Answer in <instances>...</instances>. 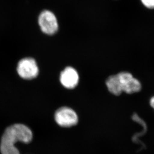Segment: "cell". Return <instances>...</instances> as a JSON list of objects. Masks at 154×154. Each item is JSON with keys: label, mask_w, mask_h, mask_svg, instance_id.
Listing matches in <instances>:
<instances>
[{"label": "cell", "mask_w": 154, "mask_h": 154, "mask_svg": "<svg viewBox=\"0 0 154 154\" xmlns=\"http://www.w3.org/2000/svg\"><path fill=\"white\" fill-rule=\"evenodd\" d=\"M145 7L149 9H154V0H141Z\"/></svg>", "instance_id": "cell-7"}, {"label": "cell", "mask_w": 154, "mask_h": 154, "mask_svg": "<svg viewBox=\"0 0 154 154\" xmlns=\"http://www.w3.org/2000/svg\"><path fill=\"white\" fill-rule=\"evenodd\" d=\"M150 104L151 106L154 109V96L152 97L150 100Z\"/></svg>", "instance_id": "cell-8"}, {"label": "cell", "mask_w": 154, "mask_h": 154, "mask_svg": "<svg viewBox=\"0 0 154 154\" xmlns=\"http://www.w3.org/2000/svg\"><path fill=\"white\" fill-rule=\"evenodd\" d=\"M79 77L75 69L67 67L60 75V82L63 86L67 89H72L76 87L78 84Z\"/></svg>", "instance_id": "cell-6"}, {"label": "cell", "mask_w": 154, "mask_h": 154, "mask_svg": "<svg viewBox=\"0 0 154 154\" xmlns=\"http://www.w3.org/2000/svg\"><path fill=\"white\" fill-rule=\"evenodd\" d=\"M38 24L42 31L46 34L52 35L58 31L59 26L56 17L50 11H43L40 13Z\"/></svg>", "instance_id": "cell-3"}, {"label": "cell", "mask_w": 154, "mask_h": 154, "mask_svg": "<svg viewBox=\"0 0 154 154\" xmlns=\"http://www.w3.org/2000/svg\"><path fill=\"white\" fill-rule=\"evenodd\" d=\"M106 84L109 91L115 96H119L123 92L128 94L136 93L142 89L140 82L127 72H122L110 76Z\"/></svg>", "instance_id": "cell-2"}, {"label": "cell", "mask_w": 154, "mask_h": 154, "mask_svg": "<svg viewBox=\"0 0 154 154\" xmlns=\"http://www.w3.org/2000/svg\"><path fill=\"white\" fill-rule=\"evenodd\" d=\"M33 138L30 128L21 124L12 125L6 128L0 144L1 154H20L15 145L18 142L29 143Z\"/></svg>", "instance_id": "cell-1"}, {"label": "cell", "mask_w": 154, "mask_h": 154, "mask_svg": "<svg viewBox=\"0 0 154 154\" xmlns=\"http://www.w3.org/2000/svg\"><path fill=\"white\" fill-rule=\"evenodd\" d=\"M17 72L21 78L31 80L36 78L38 74V68L36 61L31 58L23 59L18 63Z\"/></svg>", "instance_id": "cell-4"}, {"label": "cell", "mask_w": 154, "mask_h": 154, "mask_svg": "<svg viewBox=\"0 0 154 154\" xmlns=\"http://www.w3.org/2000/svg\"><path fill=\"white\" fill-rule=\"evenodd\" d=\"M55 121L63 127H70L75 126L78 122V117L76 112L68 107H62L55 113Z\"/></svg>", "instance_id": "cell-5"}]
</instances>
